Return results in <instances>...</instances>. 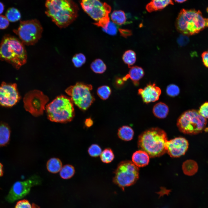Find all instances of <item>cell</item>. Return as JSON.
I'll use <instances>...</instances> for the list:
<instances>
[{
    "instance_id": "obj_9",
    "label": "cell",
    "mask_w": 208,
    "mask_h": 208,
    "mask_svg": "<svg viewBox=\"0 0 208 208\" xmlns=\"http://www.w3.org/2000/svg\"><path fill=\"white\" fill-rule=\"evenodd\" d=\"M139 176V170L132 161L121 162L116 170L113 181L120 187L124 188L134 184Z\"/></svg>"
},
{
    "instance_id": "obj_7",
    "label": "cell",
    "mask_w": 208,
    "mask_h": 208,
    "mask_svg": "<svg viewBox=\"0 0 208 208\" xmlns=\"http://www.w3.org/2000/svg\"><path fill=\"white\" fill-rule=\"evenodd\" d=\"M43 31L42 25L36 19L21 21L18 29L13 30L22 43L27 46L37 43L41 37Z\"/></svg>"
},
{
    "instance_id": "obj_1",
    "label": "cell",
    "mask_w": 208,
    "mask_h": 208,
    "mask_svg": "<svg viewBox=\"0 0 208 208\" xmlns=\"http://www.w3.org/2000/svg\"><path fill=\"white\" fill-rule=\"evenodd\" d=\"M45 13L59 28H65L78 15V8L72 0H46Z\"/></svg>"
},
{
    "instance_id": "obj_31",
    "label": "cell",
    "mask_w": 208,
    "mask_h": 208,
    "mask_svg": "<svg viewBox=\"0 0 208 208\" xmlns=\"http://www.w3.org/2000/svg\"><path fill=\"white\" fill-rule=\"evenodd\" d=\"M86 60L85 56L81 53L75 54L72 59L74 66L77 68L81 67L85 63Z\"/></svg>"
},
{
    "instance_id": "obj_13",
    "label": "cell",
    "mask_w": 208,
    "mask_h": 208,
    "mask_svg": "<svg viewBox=\"0 0 208 208\" xmlns=\"http://www.w3.org/2000/svg\"><path fill=\"white\" fill-rule=\"evenodd\" d=\"M20 97L16 83L3 82L0 86V105L11 107L15 105Z\"/></svg>"
},
{
    "instance_id": "obj_45",
    "label": "cell",
    "mask_w": 208,
    "mask_h": 208,
    "mask_svg": "<svg viewBox=\"0 0 208 208\" xmlns=\"http://www.w3.org/2000/svg\"><path fill=\"white\" fill-rule=\"evenodd\" d=\"M175 2L179 3H183L185 1H186L187 0H174Z\"/></svg>"
},
{
    "instance_id": "obj_8",
    "label": "cell",
    "mask_w": 208,
    "mask_h": 208,
    "mask_svg": "<svg viewBox=\"0 0 208 208\" xmlns=\"http://www.w3.org/2000/svg\"><path fill=\"white\" fill-rule=\"evenodd\" d=\"M92 86L90 84L78 82L69 86L65 90L74 103L79 109H87L95 100L91 93Z\"/></svg>"
},
{
    "instance_id": "obj_42",
    "label": "cell",
    "mask_w": 208,
    "mask_h": 208,
    "mask_svg": "<svg viewBox=\"0 0 208 208\" xmlns=\"http://www.w3.org/2000/svg\"><path fill=\"white\" fill-rule=\"evenodd\" d=\"M85 124L86 127H90L93 125V122L90 118H88L86 120Z\"/></svg>"
},
{
    "instance_id": "obj_34",
    "label": "cell",
    "mask_w": 208,
    "mask_h": 208,
    "mask_svg": "<svg viewBox=\"0 0 208 208\" xmlns=\"http://www.w3.org/2000/svg\"><path fill=\"white\" fill-rule=\"evenodd\" d=\"M105 32L109 35H114L116 34L117 29L115 24L110 21L107 27L103 29Z\"/></svg>"
},
{
    "instance_id": "obj_14",
    "label": "cell",
    "mask_w": 208,
    "mask_h": 208,
    "mask_svg": "<svg viewBox=\"0 0 208 208\" xmlns=\"http://www.w3.org/2000/svg\"><path fill=\"white\" fill-rule=\"evenodd\" d=\"M189 146L187 140L183 137H179L168 141L166 151L170 157H177L185 154Z\"/></svg>"
},
{
    "instance_id": "obj_44",
    "label": "cell",
    "mask_w": 208,
    "mask_h": 208,
    "mask_svg": "<svg viewBox=\"0 0 208 208\" xmlns=\"http://www.w3.org/2000/svg\"><path fill=\"white\" fill-rule=\"evenodd\" d=\"M4 9V6L3 4L0 2V14L3 12Z\"/></svg>"
},
{
    "instance_id": "obj_25",
    "label": "cell",
    "mask_w": 208,
    "mask_h": 208,
    "mask_svg": "<svg viewBox=\"0 0 208 208\" xmlns=\"http://www.w3.org/2000/svg\"><path fill=\"white\" fill-rule=\"evenodd\" d=\"M90 68L93 72L96 73L102 74L105 71L107 67L102 60L100 59H97L91 63Z\"/></svg>"
},
{
    "instance_id": "obj_33",
    "label": "cell",
    "mask_w": 208,
    "mask_h": 208,
    "mask_svg": "<svg viewBox=\"0 0 208 208\" xmlns=\"http://www.w3.org/2000/svg\"><path fill=\"white\" fill-rule=\"evenodd\" d=\"M166 92L167 94L171 97H174L178 95L180 93L179 87L174 84H171L167 87Z\"/></svg>"
},
{
    "instance_id": "obj_32",
    "label": "cell",
    "mask_w": 208,
    "mask_h": 208,
    "mask_svg": "<svg viewBox=\"0 0 208 208\" xmlns=\"http://www.w3.org/2000/svg\"><path fill=\"white\" fill-rule=\"evenodd\" d=\"M102 151L100 147L97 144H94L89 148L88 152L89 155L93 157H96L100 155Z\"/></svg>"
},
{
    "instance_id": "obj_23",
    "label": "cell",
    "mask_w": 208,
    "mask_h": 208,
    "mask_svg": "<svg viewBox=\"0 0 208 208\" xmlns=\"http://www.w3.org/2000/svg\"><path fill=\"white\" fill-rule=\"evenodd\" d=\"M134 135V131L132 129L128 126H123L118 130V135L120 138L125 141L131 140Z\"/></svg>"
},
{
    "instance_id": "obj_2",
    "label": "cell",
    "mask_w": 208,
    "mask_h": 208,
    "mask_svg": "<svg viewBox=\"0 0 208 208\" xmlns=\"http://www.w3.org/2000/svg\"><path fill=\"white\" fill-rule=\"evenodd\" d=\"M27 59L26 51L22 42L14 36L5 35L0 44V60L19 69L26 64Z\"/></svg>"
},
{
    "instance_id": "obj_35",
    "label": "cell",
    "mask_w": 208,
    "mask_h": 208,
    "mask_svg": "<svg viewBox=\"0 0 208 208\" xmlns=\"http://www.w3.org/2000/svg\"><path fill=\"white\" fill-rule=\"evenodd\" d=\"M198 111L203 117L208 119V102H206L202 105Z\"/></svg>"
},
{
    "instance_id": "obj_46",
    "label": "cell",
    "mask_w": 208,
    "mask_h": 208,
    "mask_svg": "<svg viewBox=\"0 0 208 208\" xmlns=\"http://www.w3.org/2000/svg\"><path fill=\"white\" fill-rule=\"evenodd\" d=\"M207 12H208V8L207 9ZM206 27H208V18H207V21L206 23Z\"/></svg>"
},
{
    "instance_id": "obj_43",
    "label": "cell",
    "mask_w": 208,
    "mask_h": 208,
    "mask_svg": "<svg viewBox=\"0 0 208 208\" xmlns=\"http://www.w3.org/2000/svg\"><path fill=\"white\" fill-rule=\"evenodd\" d=\"M3 166L2 164L0 163V177L3 176Z\"/></svg>"
},
{
    "instance_id": "obj_10",
    "label": "cell",
    "mask_w": 208,
    "mask_h": 208,
    "mask_svg": "<svg viewBox=\"0 0 208 208\" xmlns=\"http://www.w3.org/2000/svg\"><path fill=\"white\" fill-rule=\"evenodd\" d=\"M49 100L48 97L41 91L32 90L27 93L24 97V107L33 116L37 117L43 114Z\"/></svg>"
},
{
    "instance_id": "obj_38",
    "label": "cell",
    "mask_w": 208,
    "mask_h": 208,
    "mask_svg": "<svg viewBox=\"0 0 208 208\" xmlns=\"http://www.w3.org/2000/svg\"><path fill=\"white\" fill-rule=\"evenodd\" d=\"M189 41V38L187 36L184 34L180 35L177 40L178 44L181 46L185 45Z\"/></svg>"
},
{
    "instance_id": "obj_36",
    "label": "cell",
    "mask_w": 208,
    "mask_h": 208,
    "mask_svg": "<svg viewBox=\"0 0 208 208\" xmlns=\"http://www.w3.org/2000/svg\"><path fill=\"white\" fill-rule=\"evenodd\" d=\"M109 22V18L108 16L103 18L97 22H95L94 24L98 27H101L103 29H104L107 27Z\"/></svg>"
},
{
    "instance_id": "obj_12",
    "label": "cell",
    "mask_w": 208,
    "mask_h": 208,
    "mask_svg": "<svg viewBox=\"0 0 208 208\" xmlns=\"http://www.w3.org/2000/svg\"><path fill=\"white\" fill-rule=\"evenodd\" d=\"M83 10L96 22L106 17L111 11L110 5L100 0H80Z\"/></svg>"
},
{
    "instance_id": "obj_20",
    "label": "cell",
    "mask_w": 208,
    "mask_h": 208,
    "mask_svg": "<svg viewBox=\"0 0 208 208\" xmlns=\"http://www.w3.org/2000/svg\"><path fill=\"white\" fill-rule=\"evenodd\" d=\"M169 110L168 107L166 104L160 102L154 105L153 108V112L156 117L164 118L167 116Z\"/></svg>"
},
{
    "instance_id": "obj_21",
    "label": "cell",
    "mask_w": 208,
    "mask_h": 208,
    "mask_svg": "<svg viewBox=\"0 0 208 208\" xmlns=\"http://www.w3.org/2000/svg\"><path fill=\"white\" fill-rule=\"evenodd\" d=\"M10 133L8 125L5 123H0V147L5 146L8 143Z\"/></svg>"
},
{
    "instance_id": "obj_40",
    "label": "cell",
    "mask_w": 208,
    "mask_h": 208,
    "mask_svg": "<svg viewBox=\"0 0 208 208\" xmlns=\"http://www.w3.org/2000/svg\"><path fill=\"white\" fill-rule=\"evenodd\" d=\"M202 61L204 65L208 68V50L202 54Z\"/></svg>"
},
{
    "instance_id": "obj_3",
    "label": "cell",
    "mask_w": 208,
    "mask_h": 208,
    "mask_svg": "<svg viewBox=\"0 0 208 208\" xmlns=\"http://www.w3.org/2000/svg\"><path fill=\"white\" fill-rule=\"evenodd\" d=\"M167 135L162 129L153 128L142 132L139 136L138 146L151 157L160 156L166 151Z\"/></svg>"
},
{
    "instance_id": "obj_24",
    "label": "cell",
    "mask_w": 208,
    "mask_h": 208,
    "mask_svg": "<svg viewBox=\"0 0 208 208\" xmlns=\"http://www.w3.org/2000/svg\"><path fill=\"white\" fill-rule=\"evenodd\" d=\"M111 18L112 22L118 25L124 24L126 21L125 14L121 10L114 11L111 15Z\"/></svg>"
},
{
    "instance_id": "obj_22",
    "label": "cell",
    "mask_w": 208,
    "mask_h": 208,
    "mask_svg": "<svg viewBox=\"0 0 208 208\" xmlns=\"http://www.w3.org/2000/svg\"><path fill=\"white\" fill-rule=\"evenodd\" d=\"M62 167V162L58 158H51L47 163L46 167L48 171L52 173L55 174L60 172Z\"/></svg>"
},
{
    "instance_id": "obj_5",
    "label": "cell",
    "mask_w": 208,
    "mask_h": 208,
    "mask_svg": "<svg viewBox=\"0 0 208 208\" xmlns=\"http://www.w3.org/2000/svg\"><path fill=\"white\" fill-rule=\"evenodd\" d=\"M46 109L48 118L53 122H70L75 115L73 102L64 95L57 97L47 105Z\"/></svg>"
},
{
    "instance_id": "obj_19",
    "label": "cell",
    "mask_w": 208,
    "mask_h": 208,
    "mask_svg": "<svg viewBox=\"0 0 208 208\" xmlns=\"http://www.w3.org/2000/svg\"><path fill=\"white\" fill-rule=\"evenodd\" d=\"M182 168L185 174L191 176L193 175L197 172L198 166L196 162L194 160L188 159L183 163Z\"/></svg>"
},
{
    "instance_id": "obj_11",
    "label": "cell",
    "mask_w": 208,
    "mask_h": 208,
    "mask_svg": "<svg viewBox=\"0 0 208 208\" xmlns=\"http://www.w3.org/2000/svg\"><path fill=\"white\" fill-rule=\"evenodd\" d=\"M41 182L40 178L34 175L24 181H18L14 183L6 197V200L10 203L22 198L29 192L31 188L39 185Z\"/></svg>"
},
{
    "instance_id": "obj_6",
    "label": "cell",
    "mask_w": 208,
    "mask_h": 208,
    "mask_svg": "<svg viewBox=\"0 0 208 208\" xmlns=\"http://www.w3.org/2000/svg\"><path fill=\"white\" fill-rule=\"evenodd\" d=\"M207 120L197 110L192 109L183 113L179 117L177 126L179 130L186 134L194 135L205 129Z\"/></svg>"
},
{
    "instance_id": "obj_26",
    "label": "cell",
    "mask_w": 208,
    "mask_h": 208,
    "mask_svg": "<svg viewBox=\"0 0 208 208\" xmlns=\"http://www.w3.org/2000/svg\"><path fill=\"white\" fill-rule=\"evenodd\" d=\"M75 172L73 166L66 164L63 166L60 171V175L61 178L64 179H69L72 178Z\"/></svg>"
},
{
    "instance_id": "obj_17",
    "label": "cell",
    "mask_w": 208,
    "mask_h": 208,
    "mask_svg": "<svg viewBox=\"0 0 208 208\" xmlns=\"http://www.w3.org/2000/svg\"><path fill=\"white\" fill-rule=\"evenodd\" d=\"M132 162L138 167H143L147 165L149 161V156L142 150L135 152L132 157Z\"/></svg>"
},
{
    "instance_id": "obj_16",
    "label": "cell",
    "mask_w": 208,
    "mask_h": 208,
    "mask_svg": "<svg viewBox=\"0 0 208 208\" xmlns=\"http://www.w3.org/2000/svg\"><path fill=\"white\" fill-rule=\"evenodd\" d=\"M129 68L130 69L128 73L122 79L125 81L130 78L134 85H138L139 81L144 75V71L141 67L137 66Z\"/></svg>"
},
{
    "instance_id": "obj_30",
    "label": "cell",
    "mask_w": 208,
    "mask_h": 208,
    "mask_svg": "<svg viewBox=\"0 0 208 208\" xmlns=\"http://www.w3.org/2000/svg\"><path fill=\"white\" fill-rule=\"evenodd\" d=\"M97 93L101 99L105 100L107 99L111 94V90L109 86L104 85L98 88L97 90Z\"/></svg>"
},
{
    "instance_id": "obj_15",
    "label": "cell",
    "mask_w": 208,
    "mask_h": 208,
    "mask_svg": "<svg viewBox=\"0 0 208 208\" xmlns=\"http://www.w3.org/2000/svg\"><path fill=\"white\" fill-rule=\"evenodd\" d=\"M138 93L143 102L148 103L158 100L161 94V90L155 83H149L144 88L139 89Z\"/></svg>"
},
{
    "instance_id": "obj_18",
    "label": "cell",
    "mask_w": 208,
    "mask_h": 208,
    "mask_svg": "<svg viewBox=\"0 0 208 208\" xmlns=\"http://www.w3.org/2000/svg\"><path fill=\"white\" fill-rule=\"evenodd\" d=\"M169 4H174L172 0H151L146 8L148 12H151L162 10Z\"/></svg>"
},
{
    "instance_id": "obj_28",
    "label": "cell",
    "mask_w": 208,
    "mask_h": 208,
    "mask_svg": "<svg viewBox=\"0 0 208 208\" xmlns=\"http://www.w3.org/2000/svg\"><path fill=\"white\" fill-rule=\"evenodd\" d=\"M6 17L9 21L15 22L20 19L21 14L17 9L12 8L8 10L6 13Z\"/></svg>"
},
{
    "instance_id": "obj_4",
    "label": "cell",
    "mask_w": 208,
    "mask_h": 208,
    "mask_svg": "<svg viewBox=\"0 0 208 208\" xmlns=\"http://www.w3.org/2000/svg\"><path fill=\"white\" fill-rule=\"evenodd\" d=\"M207 20L203 17L199 10L182 9L177 19L176 26L177 30L183 34L192 35L206 27Z\"/></svg>"
},
{
    "instance_id": "obj_27",
    "label": "cell",
    "mask_w": 208,
    "mask_h": 208,
    "mask_svg": "<svg viewBox=\"0 0 208 208\" xmlns=\"http://www.w3.org/2000/svg\"><path fill=\"white\" fill-rule=\"evenodd\" d=\"M122 59L125 63L128 65L129 67L133 65L136 61L135 53L131 50H128L123 53Z\"/></svg>"
},
{
    "instance_id": "obj_39",
    "label": "cell",
    "mask_w": 208,
    "mask_h": 208,
    "mask_svg": "<svg viewBox=\"0 0 208 208\" xmlns=\"http://www.w3.org/2000/svg\"><path fill=\"white\" fill-rule=\"evenodd\" d=\"M9 25V21L6 17L0 15V29H5L8 27Z\"/></svg>"
},
{
    "instance_id": "obj_37",
    "label": "cell",
    "mask_w": 208,
    "mask_h": 208,
    "mask_svg": "<svg viewBox=\"0 0 208 208\" xmlns=\"http://www.w3.org/2000/svg\"><path fill=\"white\" fill-rule=\"evenodd\" d=\"M14 208H32V207L29 201L24 200L18 201Z\"/></svg>"
},
{
    "instance_id": "obj_29",
    "label": "cell",
    "mask_w": 208,
    "mask_h": 208,
    "mask_svg": "<svg viewBox=\"0 0 208 208\" xmlns=\"http://www.w3.org/2000/svg\"><path fill=\"white\" fill-rule=\"evenodd\" d=\"M101 161L104 163H108L114 159V156L112 151L110 148L104 149L100 155Z\"/></svg>"
},
{
    "instance_id": "obj_41",
    "label": "cell",
    "mask_w": 208,
    "mask_h": 208,
    "mask_svg": "<svg viewBox=\"0 0 208 208\" xmlns=\"http://www.w3.org/2000/svg\"><path fill=\"white\" fill-rule=\"evenodd\" d=\"M119 30L121 35L124 37H126L131 34V32L128 30L119 29Z\"/></svg>"
}]
</instances>
